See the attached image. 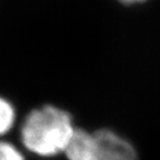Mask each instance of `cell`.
<instances>
[{"label":"cell","instance_id":"2","mask_svg":"<svg viewBox=\"0 0 160 160\" xmlns=\"http://www.w3.org/2000/svg\"><path fill=\"white\" fill-rule=\"evenodd\" d=\"M97 160H138L135 148L126 139L108 129L96 131Z\"/></svg>","mask_w":160,"mask_h":160},{"label":"cell","instance_id":"4","mask_svg":"<svg viewBox=\"0 0 160 160\" xmlns=\"http://www.w3.org/2000/svg\"><path fill=\"white\" fill-rule=\"evenodd\" d=\"M16 109L5 97L0 96V138L7 135L16 123Z\"/></svg>","mask_w":160,"mask_h":160},{"label":"cell","instance_id":"1","mask_svg":"<svg viewBox=\"0 0 160 160\" xmlns=\"http://www.w3.org/2000/svg\"><path fill=\"white\" fill-rule=\"evenodd\" d=\"M76 129L69 112L53 105L31 110L20 127V140L26 150L39 157L65 152Z\"/></svg>","mask_w":160,"mask_h":160},{"label":"cell","instance_id":"6","mask_svg":"<svg viewBox=\"0 0 160 160\" xmlns=\"http://www.w3.org/2000/svg\"><path fill=\"white\" fill-rule=\"evenodd\" d=\"M120 1L123 3H135V2H141V1H145V0H120Z\"/></svg>","mask_w":160,"mask_h":160},{"label":"cell","instance_id":"5","mask_svg":"<svg viewBox=\"0 0 160 160\" xmlns=\"http://www.w3.org/2000/svg\"><path fill=\"white\" fill-rule=\"evenodd\" d=\"M0 160H26L21 150L13 143L0 139Z\"/></svg>","mask_w":160,"mask_h":160},{"label":"cell","instance_id":"3","mask_svg":"<svg viewBox=\"0 0 160 160\" xmlns=\"http://www.w3.org/2000/svg\"><path fill=\"white\" fill-rule=\"evenodd\" d=\"M63 153L68 160H97L95 133L77 128Z\"/></svg>","mask_w":160,"mask_h":160}]
</instances>
